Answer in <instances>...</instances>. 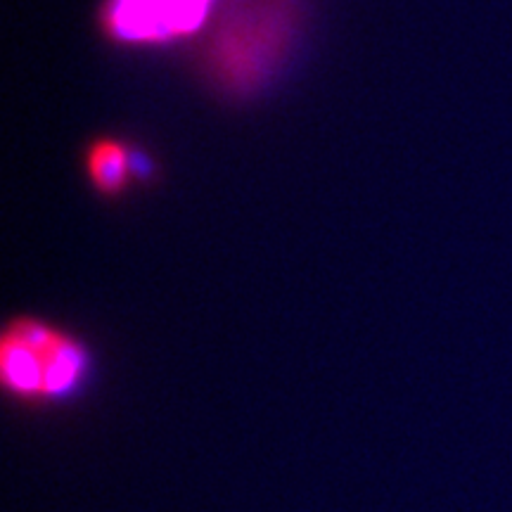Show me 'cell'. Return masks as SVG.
I'll return each mask as SVG.
<instances>
[{"mask_svg":"<svg viewBox=\"0 0 512 512\" xmlns=\"http://www.w3.org/2000/svg\"><path fill=\"white\" fill-rule=\"evenodd\" d=\"M211 0H110L102 27L117 41H164L185 36L207 19Z\"/></svg>","mask_w":512,"mask_h":512,"instance_id":"obj_3","label":"cell"},{"mask_svg":"<svg viewBox=\"0 0 512 512\" xmlns=\"http://www.w3.org/2000/svg\"><path fill=\"white\" fill-rule=\"evenodd\" d=\"M93 377V356L72 332L41 318L19 316L0 337V384L27 411L76 403Z\"/></svg>","mask_w":512,"mask_h":512,"instance_id":"obj_1","label":"cell"},{"mask_svg":"<svg viewBox=\"0 0 512 512\" xmlns=\"http://www.w3.org/2000/svg\"><path fill=\"white\" fill-rule=\"evenodd\" d=\"M299 0H226L204 41V72L230 95L252 93L283 62Z\"/></svg>","mask_w":512,"mask_h":512,"instance_id":"obj_2","label":"cell"},{"mask_svg":"<svg viewBox=\"0 0 512 512\" xmlns=\"http://www.w3.org/2000/svg\"><path fill=\"white\" fill-rule=\"evenodd\" d=\"M86 171L91 183L105 195H117L126 188L131 176V157L119 140L102 138L91 145L86 157Z\"/></svg>","mask_w":512,"mask_h":512,"instance_id":"obj_4","label":"cell"}]
</instances>
